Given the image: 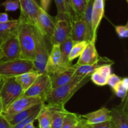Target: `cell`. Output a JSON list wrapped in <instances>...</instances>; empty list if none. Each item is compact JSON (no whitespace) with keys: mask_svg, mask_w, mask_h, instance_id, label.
<instances>
[{"mask_svg":"<svg viewBox=\"0 0 128 128\" xmlns=\"http://www.w3.org/2000/svg\"><path fill=\"white\" fill-rule=\"evenodd\" d=\"M91 76H74L73 78L65 84L51 89L44 98V103L47 104H65L70 100L74 94L90 80Z\"/></svg>","mask_w":128,"mask_h":128,"instance_id":"1","label":"cell"},{"mask_svg":"<svg viewBox=\"0 0 128 128\" xmlns=\"http://www.w3.org/2000/svg\"><path fill=\"white\" fill-rule=\"evenodd\" d=\"M20 22L16 31V35L21 51V58L33 61L34 58V35L32 24L20 14Z\"/></svg>","mask_w":128,"mask_h":128,"instance_id":"2","label":"cell"},{"mask_svg":"<svg viewBox=\"0 0 128 128\" xmlns=\"http://www.w3.org/2000/svg\"><path fill=\"white\" fill-rule=\"evenodd\" d=\"M34 35V58L33 60L34 70L39 74L44 73L49 54L51 51L50 40L36 24H32Z\"/></svg>","mask_w":128,"mask_h":128,"instance_id":"3","label":"cell"},{"mask_svg":"<svg viewBox=\"0 0 128 128\" xmlns=\"http://www.w3.org/2000/svg\"><path fill=\"white\" fill-rule=\"evenodd\" d=\"M24 91L15 77L1 78L0 80V98L3 111L11 104L23 95Z\"/></svg>","mask_w":128,"mask_h":128,"instance_id":"4","label":"cell"},{"mask_svg":"<svg viewBox=\"0 0 128 128\" xmlns=\"http://www.w3.org/2000/svg\"><path fill=\"white\" fill-rule=\"evenodd\" d=\"M33 71H35L33 61L28 59L19 58L0 62L1 78L16 77L25 72Z\"/></svg>","mask_w":128,"mask_h":128,"instance_id":"5","label":"cell"},{"mask_svg":"<svg viewBox=\"0 0 128 128\" xmlns=\"http://www.w3.org/2000/svg\"><path fill=\"white\" fill-rule=\"evenodd\" d=\"M55 28L50 39L51 45L60 44L71 36L72 20L68 14H58L55 16Z\"/></svg>","mask_w":128,"mask_h":128,"instance_id":"6","label":"cell"},{"mask_svg":"<svg viewBox=\"0 0 128 128\" xmlns=\"http://www.w3.org/2000/svg\"><path fill=\"white\" fill-rule=\"evenodd\" d=\"M0 62L21 58V51L17 35L14 34L0 44Z\"/></svg>","mask_w":128,"mask_h":128,"instance_id":"7","label":"cell"},{"mask_svg":"<svg viewBox=\"0 0 128 128\" xmlns=\"http://www.w3.org/2000/svg\"><path fill=\"white\" fill-rule=\"evenodd\" d=\"M51 90V82L49 75L45 72L39 74L33 84L24 92L22 96H39L44 101V97Z\"/></svg>","mask_w":128,"mask_h":128,"instance_id":"8","label":"cell"},{"mask_svg":"<svg viewBox=\"0 0 128 128\" xmlns=\"http://www.w3.org/2000/svg\"><path fill=\"white\" fill-rule=\"evenodd\" d=\"M44 103L42 98L39 96H22L12 102L2 114L4 117L12 116L23 110L28 109L38 104Z\"/></svg>","mask_w":128,"mask_h":128,"instance_id":"9","label":"cell"},{"mask_svg":"<svg viewBox=\"0 0 128 128\" xmlns=\"http://www.w3.org/2000/svg\"><path fill=\"white\" fill-rule=\"evenodd\" d=\"M111 110V120L116 128H128V96Z\"/></svg>","mask_w":128,"mask_h":128,"instance_id":"10","label":"cell"},{"mask_svg":"<svg viewBox=\"0 0 128 128\" xmlns=\"http://www.w3.org/2000/svg\"><path fill=\"white\" fill-rule=\"evenodd\" d=\"M76 65L68 68H60L48 74L51 80V89L61 86L68 82L73 78Z\"/></svg>","mask_w":128,"mask_h":128,"instance_id":"11","label":"cell"},{"mask_svg":"<svg viewBox=\"0 0 128 128\" xmlns=\"http://www.w3.org/2000/svg\"><path fill=\"white\" fill-rule=\"evenodd\" d=\"M56 19L49 14L48 12L44 11L40 7L37 13L36 24L39 27L42 32L48 38L51 39L55 28Z\"/></svg>","mask_w":128,"mask_h":128,"instance_id":"12","label":"cell"},{"mask_svg":"<svg viewBox=\"0 0 128 128\" xmlns=\"http://www.w3.org/2000/svg\"><path fill=\"white\" fill-rule=\"evenodd\" d=\"M105 0H94L91 12L92 39V41L96 42L97 31L101 20L104 14Z\"/></svg>","mask_w":128,"mask_h":128,"instance_id":"13","label":"cell"},{"mask_svg":"<svg viewBox=\"0 0 128 128\" xmlns=\"http://www.w3.org/2000/svg\"><path fill=\"white\" fill-rule=\"evenodd\" d=\"M81 121L86 124H96L111 120V110L102 108L97 111L80 115Z\"/></svg>","mask_w":128,"mask_h":128,"instance_id":"14","label":"cell"},{"mask_svg":"<svg viewBox=\"0 0 128 128\" xmlns=\"http://www.w3.org/2000/svg\"><path fill=\"white\" fill-rule=\"evenodd\" d=\"M79 57L78 61L76 64L78 66L90 65L95 63L100 58L95 47V42L91 41L88 42L86 48Z\"/></svg>","mask_w":128,"mask_h":128,"instance_id":"15","label":"cell"},{"mask_svg":"<svg viewBox=\"0 0 128 128\" xmlns=\"http://www.w3.org/2000/svg\"><path fill=\"white\" fill-rule=\"evenodd\" d=\"M114 63L112 60H111L107 57H100L95 63L90 65H76L74 76H91V74L96 71L97 69L104 65H111Z\"/></svg>","mask_w":128,"mask_h":128,"instance_id":"16","label":"cell"},{"mask_svg":"<svg viewBox=\"0 0 128 128\" xmlns=\"http://www.w3.org/2000/svg\"><path fill=\"white\" fill-rule=\"evenodd\" d=\"M21 14L33 24H36L38 11L40 6L34 0H19Z\"/></svg>","mask_w":128,"mask_h":128,"instance_id":"17","label":"cell"},{"mask_svg":"<svg viewBox=\"0 0 128 128\" xmlns=\"http://www.w3.org/2000/svg\"><path fill=\"white\" fill-rule=\"evenodd\" d=\"M47 105L51 114V124L50 128H61L64 119L69 111L65 109L64 105Z\"/></svg>","mask_w":128,"mask_h":128,"instance_id":"18","label":"cell"},{"mask_svg":"<svg viewBox=\"0 0 128 128\" xmlns=\"http://www.w3.org/2000/svg\"><path fill=\"white\" fill-rule=\"evenodd\" d=\"M71 38L74 42L86 41V28L82 16L72 20Z\"/></svg>","mask_w":128,"mask_h":128,"instance_id":"19","label":"cell"},{"mask_svg":"<svg viewBox=\"0 0 128 128\" xmlns=\"http://www.w3.org/2000/svg\"><path fill=\"white\" fill-rule=\"evenodd\" d=\"M61 54L60 44H53L51 47L46 64L45 73L49 74L61 68Z\"/></svg>","mask_w":128,"mask_h":128,"instance_id":"20","label":"cell"},{"mask_svg":"<svg viewBox=\"0 0 128 128\" xmlns=\"http://www.w3.org/2000/svg\"><path fill=\"white\" fill-rule=\"evenodd\" d=\"M20 22V18L9 20L5 22H0V44L12 35L16 34Z\"/></svg>","mask_w":128,"mask_h":128,"instance_id":"21","label":"cell"},{"mask_svg":"<svg viewBox=\"0 0 128 128\" xmlns=\"http://www.w3.org/2000/svg\"><path fill=\"white\" fill-rule=\"evenodd\" d=\"M111 74V65H104L94 71L90 78L95 84L100 86H105Z\"/></svg>","mask_w":128,"mask_h":128,"instance_id":"22","label":"cell"},{"mask_svg":"<svg viewBox=\"0 0 128 128\" xmlns=\"http://www.w3.org/2000/svg\"><path fill=\"white\" fill-rule=\"evenodd\" d=\"M42 104H43V103L38 104L34 105V106L30 108L23 110V111H21L20 112H18L15 114L5 118L9 121L11 127H12V126H15L21 121H23L24 120L28 118L29 116H30L32 114L40 111L41 110V108H42Z\"/></svg>","mask_w":128,"mask_h":128,"instance_id":"23","label":"cell"},{"mask_svg":"<svg viewBox=\"0 0 128 128\" xmlns=\"http://www.w3.org/2000/svg\"><path fill=\"white\" fill-rule=\"evenodd\" d=\"M74 41L72 40L71 36L68 38L60 44V51L61 54V68H68L72 65V62L70 61L68 59L71 50L74 44Z\"/></svg>","mask_w":128,"mask_h":128,"instance_id":"24","label":"cell"},{"mask_svg":"<svg viewBox=\"0 0 128 128\" xmlns=\"http://www.w3.org/2000/svg\"><path fill=\"white\" fill-rule=\"evenodd\" d=\"M38 75L39 73L36 71H30L19 75L15 78L24 92L33 84Z\"/></svg>","mask_w":128,"mask_h":128,"instance_id":"25","label":"cell"},{"mask_svg":"<svg viewBox=\"0 0 128 128\" xmlns=\"http://www.w3.org/2000/svg\"><path fill=\"white\" fill-rule=\"evenodd\" d=\"M94 0H89L88 4L87 5L86 10L83 14L84 21L86 28V41L87 42L92 41V22H91V12Z\"/></svg>","mask_w":128,"mask_h":128,"instance_id":"26","label":"cell"},{"mask_svg":"<svg viewBox=\"0 0 128 128\" xmlns=\"http://www.w3.org/2000/svg\"><path fill=\"white\" fill-rule=\"evenodd\" d=\"M40 128H50L51 124V111L47 104L43 103L37 116Z\"/></svg>","mask_w":128,"mask_h":128,"instance_id":"27","label":"cell"},{"mask_svg":"<svg viewBox=\"0 0 128 128\" xmlns=\"http://www.w3.org/2000/svg\"><path fill=\"white\" fill-rule=\"evenodd\" d=\"M80 121V115L73 112H68L64 119L61 128H74Z\"/></svg>","mask_w":128,"mask_h":128,"instance_id":"28","label":"cell"},{"mask_svg":"<svg viewBox=\"0 0 128 128\" xmlns=\"http://www.w3.org/2000/svg\"><path fill=\"white\" fill-rule=\"evenodd\" d=\"M88 42L86 41H80V42H75L71 50L68 59L70 61L72 62L76 58L79 57L82 53V51L86 48Z\"/></svg>","mask_w":128,"mask_h":128,"instance_id":"29","label":"cell"},{"mask_svg":"<svg viewBox=\"0 0 128 128\" xmlns=\"http://www.w3.org/2000/svg\"><path fill=\"white\" fill-rule=\"evenodd\" d=\"M88 1L89 0H71L72 8L78 17L83 16Z\"/></svg>","mask_w":128,"mask_h":128,"instance_id":"30","label":"cell"},{"mask_svg":"<svg viewBox=\"0 0 128 128\" xmlns=\"http://www.w3.org/2000/svg\"><path fill=\"white\" fill-rule=\"evenodd\" d=\"M115 93L119 98L122 99L124 98L128 95V79L124 78L121 80V82L113 89Z\"/></svg>","mask_w":128,"mask_h":128,"instance_id":"31","label":"cell"},{"mask_svg":"<svg viewBox=\"0 0 128 128\" xmlns=\"http://www.w3.org/2000/svg\"><path fill=\"white\" fill-rule=\"evenodd\" d=\"M0 5L4 7L6 11H15L20 8L19 0H6Z\"/></svg>","mask_w":128,"mask_h":128,"instance_id":"32","label":"cell"},{"mask_svg":"<svg viewBox=\"0 0 128 128\" xmlns=\"http://www.w3.org/2000/svg\"><path fill=\"white\" fill-rule=\"evenodd\" d=\"M83 123L84 124L86 128H115V126L112 120L96 124H86L84 122Z\"/></svg>","mask_w":128,"mask_h":128,"instance_id":"33","label":"cell"},{"mask_svg":"<svg viewBox=\"0 0 128 128\" xmlns=\"http://www.w3.org/2000/svg\"><path fill=\"white\" fill-rule=\"evenodd\" d=\"M39 112H40V111L32 114L31 116H29L28 118H27L26 119L24 120L23 121H21L20 122L18 123L17 124L15 125V126L11 127V128H22L23 127H24L25 126H26L27 124H28L31 123V122H34V121L35 120H36V118H37V116Z\"/></svg>","mask_w":128,"mask_h":128,"instance_id":"34","label":"cell"},{"mask_svg":"<svg viewBox=\"0 0 128 128\" xmlns=\"http://www.w3.org/2000/svg\"><path fill=\"white\" fill-rule=\"evenodd\" d=\"M58 14H68L69 10L66 0H54Z\"/></svg>","mask_w":128,"mask_h":128,"instance_id":"35","label":"cell"},{"mask_svg":"<svg viewBox=\"0 0 128 128\" xmlns=\"http://www.w3.org/2000/svg\"><path fill=\"white\" fill-rule=\"evenodd\" d=\"M115 30L119 37L121 38H127L128 36V22L126 25L115 26Z\"/></svg>","mask_w":128,"mask_h":128,"instance_id":"36","label":"cell"},{"mask_svg":"<svg viewBox=\"0 0 128 128\" xmlns=\"http://www.w3.org/2000/svg\"><path fill=\"white\" fill-rule=\"evenodd\" d=\"M122 78L120 76H117L115 74H111L109 76L108 79L107 80V83L106 84H108L111 86L112 89L114 88L120 82H121Z\"/></svg>","mask_w":128,"mask_h":128,"instance_id":"37","label":"cell"},{"mask_svg":"<svg viewBox=\"0 0 128 128\" xmlns=\"http://www.w3.org/2000/svg\"><path fill=\"white\" fill-rule=\"evenodd\" d=\"M0 128H11L9 121L2 114L0 115Z\"/></svg>","mask_w":128,"mask_h":128,"instance_id":"38","label":"cell"},{"mask_svg":"<svg viewBox=\"0 0 128 128\" xmlns=\"http://www.w3.org/2000/svg\"><path fill=\"white\" fill-rule=\"evenodd\" d=\"M66 3H67L68 7L69 13H70V17H71V20H73L74 19H75L76 17H78V16H76L75 12H74L73 10H72V6H71V0H66Z\"/></svg>","mask_w":128,"mask_h":128,"instance_id":"39","label":"cell"},{"mask_svg":"<svg viewBox=\"0 0 128 128\" xmlns=\"http://www.w3.org/2000/svg\"><path fill=\"white\" fill-rule=\"evenodd\" d=\"M41 4H40V7L44 10V11L47 12L48 10L49 6H50V2L51 0H40Z\"/></svg>","mask_w":128,"mask_h":128,"instance_id":"40","label":"cell"},{"mask_svg":"<svg viewBox=\"0 0 128 128\" xmlns=\"http://www.w3.org/2000/svg\"><path fill=\"white\" fill-rule=\"evenodd\" d=\"M9 16L6 12H0V22H5L9 21Z\"/></svg>","mask_w":128,"mask_h":128,"instance_id":"41","label":"cell"},{"mask_svg":"<svg viewBox=\"0 0 128 128\" xmlns=\"http://www.w3.org/2000/svg\"><path fill=\"white\" fill-rule=\"evenodd\" d=\"M74 128H86V126H85L84 124L83 123V122L81 121V118H80V122H78V124L76 125V126Z\"/></svg>","mask_w":128,"mask_h":128,"instance_id":"42","label":"cell"},{"mask_svg":"<svg viewBox=\"0 0 128 128\" xmlns=\"http://www.w3.org/2000/svg\"><path fill=\"white\" fill-rule=\"evenodd\" d=\"M22 128H35V127L33 124V122H31V123L28 124H27Z\"/></svg>","mask_w":128,"mask_h":128,"instance_id":"43","label":"cell"},{"mask_svg":"<svg viewBox=\"0 0 128 128\" xmlns=\"http://www.w3.org/2000/svg\"><path fill=\"white\" fill-rule=\"evenodd\" d=\"M2 112H3V107H2V102L1 101V99L0 98V115L2 114Z\"/></svg>","mask_w":128,"mask_h":128,"instance_id":"44","label":"cell"},{"mask_svg":"<svg viewBox=\"0 0 128 128\" xmlns=\"http://www.w3.org/2000/svg\"><path fill=\"white\" fill-rule=\"evenodd\" d=\"M34 1H35V2H36V3H38V4H39V2H38V0H34Z\"/></svg>","mask_w":128,"mask_h":128,"instance_id":"45","label":"cell"},{"mask_svg":"<svg viewBox=\"0 0 128 128\" xmlns=\"http://www.w3.org/2000/svg\"><path fill=\"white\" fill-rule=\"evenodd\" d=\"M1 51H0V61H1Z\"/></svg>","mask_w":128,"mask_h":128,"instance_id":"46","label":"cell"},{"mask_svg":"<svg viewBox=\"0 0 128 128\" xmlns=\"http://www.w3.org/2000/svg\"><path fill=\"white\" fill-rule=\"evenodd\" d=\"M0 80H1V78H0Z\"/></svg>","mask_w":128,"mask_h":128,"instance_id":"47","label":"cell"},{"mask_svg":"<svg viewBox=\"0 0 128 128\" xmlns=\"http://www.w3.org/2000/svg\"><path fill=\"white\" fill-rule=\"evenodd\" d=\"M105 1H106V0H105Z\"/></svg>","mask_w":128,"mask_h":128,"instance_id":"48","label":"cell"},{"mask_svg":"<svg viewBox=\"0 0 128 128\" xmlns=\"http://www.w3.org/2000/svg\"></svg>","mask_w":128,"mask_h":128,"instance_id":"49","label":"cell"}]
</instances>
